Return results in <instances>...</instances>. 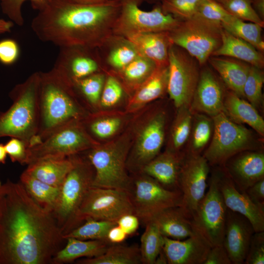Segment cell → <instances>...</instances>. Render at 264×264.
Segmentation results:
<instances>
[{
	"label": "cell",
	"mask_w": 264,
	"mask_h": 264,
	"mask_svg": "<svg viewBox=\"0 0 264 264\" xmlns=\"http://www.w3.org/2000/svg\"><path fill=\"white\" fill-rule=\"evenodd\" d=\"M121 39V43L111 49L107 59L109 64L118 71L140 55L132 43L124 38Z\"/></svg>",
	"instance_id": "obj_42"
},
{
	"label": "cell",
	"mask_w": 264,
	"mask_h": 264,
	"mask_svg": "<svg viewBox=\"0 0 264 264\" xmlns=\"http://www.w3.org/2000/svg\"><path fill=\"white\" fill-rule=\"evenodd\" d=\"M20 182L40 206L52 213L58 200L59 188L39 180L25 171L21 175Z\"/></svg>",
	"instance_id": "obj_32"
},
{
	"label": "cell",
	"mask_w": 264,
	"mask_h": 264,
	"mask_svg": "<svg viewBox=\"0 0 264 264\" xmlns=\"http://www.w3.org/2000/svg\"><path fill=\"white\" fill-rule=\"evenodd\" d=\"M215 1L220 3V4H222L223 2H224L226 0H214Z\"/></svg>",
	"instance_id": "obj_61"
},
{
	"label": "cell",
	"mask_w": 264,
	"mask_h": 264,
	"mask_svg": "<svg viewBox=\"0 0 264 264\" xmlns=\"http://www.w3.org/2000/svg\"><path fill=\"white\" fill-rule=\"evenodd\" d=\"M221 4L233 16L264 27V21L255 11L251 0H226Z\"/></svg>",
	"instance_id": "obj_45"
},
{
	"label": "cell",
	"mask_w": 264,
	"mask_h": 264,
	"mask_svg": "<svg viewBox=\"0 0 264 264\" xmlns=\"http://www.w3.org/2000/svg\"><path fill=\"white\" fill-rule=\"evenodd\" d=\"M227 161L228 163L223 167L240 191H245L264 178V154L262 152L244 151Z\"/></svg>",
	"instance_id": "obj_21"
},
{
	"label": "cell",
	"mask_w": 264,
	"mask_h": 264,
	"mask_svg": "<svg viewBox=\"0 0 264 264\" xmlns=\"http://www.w3.org/2000/svg\"><path fill=\"white\" fill-rule=\"evenodd\" d=\"M26 1H30L32 7L38 11L44 8L49 2V0H0L1 11L10 21L22 26L24 24L22 6Z\"/></svg>",
	"instance_id": "obj_44"
},
{
	"label": "cell",
	"mask_w": 264,
	"mask_h": 264,
	"mask_svg": "<svg viewBox=\"0 0 264 264\" xmlns=\"http://www.w3.org/2000/svg\"><path fill=\"white\" fill-rule=\"evenodd\" d=\"M226 93L215 74L208 68H204L200 72L190 109L193 113H201L212 117L223 111Z\"/></svg>",
	"instance_id": "obj_19"
},
{
	"label": "cell",
	"mask_w": 264,
	"mask_h": 264,
	"mask_svg": "<svg viewBox=\"0 0 264 264\" xmlns=\"http://www.w3.org/2000/svg\"><path fill=\"white\" fill-rule=\"evenodd\" d=\"M123 87L119 81L112 76L105 80L100 103L103 107H110L117 103L122 97Z\"/></svg>",
	"instance_id": "obj_48"
},
{
	"label": "cell",
	"mask_w": 264,
	"mask_h": 264,
	"mask_svg": "<svg viewBox=\"0 0 264 264\" xmlns=\"http://www.w3.org/2000/svg\"><path fill=\"white\" fill-rule=\"evenodd\" d=\"M66 243L55 254L53 264L71 262L78 258H92L103 254L111 244L107 240H82L72 237L66 239Z\"/></svg>",
	"instance_id": "obj_31"
},
{
	"label": "cell",
	"mask_w": 264,
	"mask_h": 264,
	"mask_svg": "<svg viewBox=\"0 0 264 264\" xmlns=\"http://www.w3.org/2000/svg\"><path fill=\"white\" fill-rule=\"evenodd\" d=\"M197 15L221 24L233 16L221 4L214 0H203Z\"/></svg>",
	"instance_id": "obj_47"
},
{
	"label": "cell",
	"mask_w": 264,
	"mask_h": 264,
	"mask_svg": "<svg viewBox=\"0 0 264 264\" xmlns=\"http://www.w3.org/2000/svg\"><path fill=\"white\" fill-rule=\"evenodd\" d=\"M97 144L87 132L82 121H73L56 130L39 143L28 147L26 165L44 159L66 158Z\"/></svg>",
	"instance_id": "obj_9"
},
{
	"label": "cell",
	"mask_w": 264,
	"mask_h": 264,
	"mask_svg": "<svg viewBox=\"0 0 264 264\" xmlns=\"http://www.w3.org/2000/svg\"><path fill=\"white\" fill-rule=\"evenodd\" d=\"M80 264H139L141 263L139 247L121 243L110 244L101 255L77 261Z\"/></svg>",
	"instance_id": "obj_33"
},
{
	"label": "cell",
	"mask_w": 264,
	"mask_h": 264,
	"mask_svg": "<svg viewBox=\"0 0 264 264\" xmlns=\"http://www.w3.org/2000/svg\"><path fill=\"white\" fill-rule=\"evenodd\" d=\"M177 110L171 131L168 149L174 152H180V150L189 141L194 114L189 106H182Z\"/></svg>",
	"instance_id": "obj_35"
},
{
	"label": "cell",
	"mask_w": 264,
	"mask_h": 264,
	"mask_svg": "<svg viewBox=\"0 0 264 264\" xmlns=\"http://www.w3.org/2000/svg\"><path fill=\"white\" fill-rule=\"evenodd\" d=\"M222 28L233 35L251 44L263 53L264 42L262 38L263 27L260 25L247 22L234 16L227 22L221 23Z\"/></svg>",
	"instance_id": "obj_36"
},
{
	"label": "cell",
	"mask_w": 264,
	"mask_h": 264,
	"mask_svg": "<svg viewBox=\"0 0 264 264\" xmlns=\"http://www.w3.org/2000/svg\"><path fill=\"white\" fill-rule=\"evenodd\" d=\"M145 225L139 247L141 263L154 264L157 257L163 249L164 236L153 221L150 220Z\"/></svg>",
	"instance_id": "obj_38"
},
{
	"label": "cell",
	"mask_w": 264,
	"mask_h": 264,
	"mask_svg": "<svg viewBox=\"0 0 264 264\" xmlns=\"http://www.w3.org/2000/svg\"><path fill=\"white\" fill-rule=\"evenodd\" d=\"M223 112L232 121L251 127L259 135L264 136V121L248 101L230 91L226 93Z\"/></svg>",
	"instance_id": "obj_27"
},
{
	"label": "cell",
	"mask_w": 264,
	"mask_h": 264,
	"mask_svg": "<svg viewBox=\"0 0 264 264\" xmlns=\"http://www.w3.org/2000/svg\"><path fill=\"white\" fill-rule=\"evenodd\" d=\"M209 173V164L202 155L186 154L178 179L182 194L180 206L192 219L206 193Z\"/></svg>",
	"instance_id": "obj_15"
},
{
	"label": "cell",
	"mask_w": 264,
	"mask_h": 264,
	"mask_svg": "<svg viewBox=\"0 0 264 264\" xmlns=\"http://www.w3.org/2000/svg\"><path fill=\"white\" fill-rule=\"evenodd\" d=\"M7 154L5 149L4 144L0 143V164H5Z\"/></svg>",
	"instance_id": "obj_59"
},
{
	"label": "cell",
	"mask_w": 264,
	"mask_h": 264,
	"mask_svg": "<svg viewBox=\"0 0 264 264\" xmlns=\"http://www.w3.org/2000/svg\"><path fill=\"white\" fill-rule=\"evenodd\" d=\"M213 129L211 117L201 113H194L190 144L186 154H200L211 139Z\"/></svg>",
	"instance_id": "obj_34"
},
{
	"label": "cell",
	"mask_w": 264,
	"mask_h": 264,
	"mask_svg": "<svg viewBox=\"0 0 264 264\" xmlns=\"http://www.w3.org/2000/svg\"><path fill=\"white\" fill-rule=\"evenodd\" d=\"M69 2L81 4H95L106 2L109 0H64Z\"/></svg>",
	"instance_id": "obj_58"
},
{
	"label": "cell",
	"mask_w": 264,
	"mask_h": 264,
	"mask_svg": "<svg viewBox=\"0 0 264 264\" xmlns=\"http://www.w3.org/2000/svg\"><path fill=\"white\" fill-rule=\"evenodd\" d=\"M185 155V153L167 150L146 164L140 172L153 178L168 189L180 191L179 175Z\"/></svg>",
	"instance_id": "obj_23"
},
{
	"label": "cell",
	"mask_w": 264,
	"mask_h": 264,
	"mask_svg": "<svg viewBox=\"0 0 264 264\" xmlns=\"http://www.w3.org/2000/svg\"><path fill=\"white\" fill-rule=\"evenodd\" d=\"M208 61L230 91L244 98L243 88L250 65L223 56H212Z\"/></svg>",
	"instance_id": "obj_28"
},
{
	"label": "cell",
	"mask_w": 264,
	"mask_h": 264,
	"mask_svg": "<svg viewBox=\"0 0 264 264\" xmlns=\"http://www.w3.org/2000/svg\"><path fill=\"white\" fill-rule=\"evenodd\" d=\"M244 264H264V231L253 234Z\"/></svg>",
	"instance_id": "obj_49"
},
{
	"label": "cell",
	"mask_w": 264,
	"mask_h": 264,
	"mask_svg": "<svg viewBox=\"0 0 264 264\" xmlns=\"http://www.w3.org/2000/svg\"><path fill=\"white\" fill-rule=\"evenodd\" d=\"M141 173L132 179L129 191L133 214L140 220L145 224L163 210L181 205L180 191L168 189L153 178Z\"/></svg>",
	"instance_id": "obj_11"
},
{
	"label": "cell",
	"mask_w": 264,
	"mask_h": 264,
	"mask_svg": "<svg viewBox=\"0 0 264 264\" xmlns=\"http://www.w3.org/2000/svg\"><path fill=\"white\" fill-rule=\"evenodd\" d=\"M88 122V128L94 136L101 139L107 138L113 135L121 125L120 119L110 117L90 119Z\"/></svg>",
	"instance_id": "obj_46"
},
{
	"label": "cell",
	"mask_w": 264,
	"mask_h": 264,
	"mask_svg": "<svg viewBox=\"0 0 264 264\" xmlns=\"http://www.w3.org/2000/svg\"><path fill=\"white\" fill-rule=\"evenodd\" d=\"M263 53L247 42L231 34L222 28L221 43L212 56L227 57L263 69Z\"/></svg>",
	"instance_id": "obj_26"
},
{
	"label": "cell",
	"mask_w": 264,
	"mask_h": 264,
	"mask_svg": "<svg viewBox=\"0 0 264 264\" xmlns=\"http://www.w3.org/2000/svg\"><path fill=\"white\" fill-rule=\"evenodd\" d=\"M39 81L40 71L34 72L10 91L12 103L6 110L0 112V138H18L28 147L40 142Z\"/></svg>",
	"instance_id": "obj_4"
},
{
	"label": "cell",
	"mask_w": 264,
	"mask_h": 264,
	"mask_svg": "<svg viewBox=\"0 0 264 264\" xmlns=\"http://www.w3.org/2000/svg\"><path fill=\"white\" fill-rule=\"evenodd\" d=\"M142 1L144 0H141ZM147 1H161L162 2L164 0H145Z\"/></svg>",
	"instance_id": "obj_62"
},
{
	"label": "cell",
	"mask_w": 264,
	"mask_h": 264,
	"mask_svg": "<svg viewBox=\"0 0 264 264\" xmlns=\"http://www.w3.org/2000/svg\"><path fill=\"white\" fill-rule=\"evenodd\" d=\"M132 43L139 53L153 61L157 67L168 65L171 43L168 32L134 34L124 38Z\"/></svg>",
	"instance_id": "obj_25"
},
{
	"label": "cell",
	"mask_w": 264,
	"mask_h": 264,
	"mask_svg": "<svg viewBox=\"0 0 264 264\" xmlns=\"http://www.w3.org/2000/svg\"><path fill=\"white\" fill-rule=\"evenodd\" d=\"M203 0H164L160 6L162 11L180 21L190 19L198 13Z\"/></svg>",
	"instance_id": "obj_43"
},
{
	"label": "cell",
	"mask_w": 264,
	"mask_h": 264,
	"mask_svg": "<svg viewBox=\"0 0 264 264\" xmlns=\"http://www.w3.org/2000/svg\"><path fill=\"white\" fill-rule=\"evenodd\" d=\"M76 96L72 81L57 67L40 71L38 137L40 142L59 128L88 117Z\"/></svg>",
	"instance_id": "obj_3"
},
{
	"label": "cell",
	"mask_w": 264,
	"mask_h": 264,
	"mask_svg": "<svg viewBox=\"0 0 264 264\" xmlns=\"http://www.w3.org/2000/svg\"><path fill=\"white\" fill-rule=\"evenodd\" d=\"M50 0H49V1Z\"/></svg>",
	"instance_id": "obj_64"
},
{
	"label": "cell",
	"mask_w": 264,
	"mask_h": 264,
	"mask_svg": "<svg viewBox=\"0 0 264 264\" xmlns=\"http://www.w3.org/2000/svg\"><path fill=\"white\" fill-rule=\"evenodd\" d=\"M156 67L153 61L140 54L118 72L126 86L136 90L148 79Z\"/></svg>",
	"instance_id": "obj_37"
},
{
	"label": "cell",
	"mask_w": 264,
	"mask_h": 264,
	"mask_svg": "<svg viewBox=\"0 0 264 264\" xmlns=\"http://www.w3.org/2000/svg\"><path fill=\"white\" fill-rule=\"evenodd\" d=\"M245 192L254 202L264 206V178L248 187Z\"/></svg>",
	"instance_id": "obj_54"
},
{
	"label": "cell",
	"mask_w": 264,
	"mask_h": 264,
	"mask_svg": "<svg viewBox=\"0 0 264 264\" xmlns=\"http://www.w3.org/2000/svg\"><path fill=\"white\" fill-rule=\"evenodd\" d=\"M166 115L163 110L154 113L140 131L129 164L141 171L159 153L165 138Z\"/></svg>",
	"instance_id": "obj_16"
},
{
	"label": "cell",
	"mask_w": 264,
	"mask_h": 264,
	"mask_svg": "<svg viewBox=\"0 0 264 264\" xmlns=\"http://www.w3.org/2000/svg\"><path fill=\"white\" fill-rule=\"evenodd\" d=\"M73 166L70 156L40 160L28 165L25 171L44 183L60 188Z\"/></svg>",
	"instance_id": "obj_29"
},
{
	"label": "cell",
	"mask_w": 264,
	"mask_h": 264,
	"mask_svg": "<svg viewBox=\"0 0 264 264\" xmlns=\"http://www.w3.org/2000/svg\"><path fill=\"white\" fill-rule=\"evenodd\" d=\"M252 5L259 17L264 21V0H251Z\"/></svg>",
	"instance_id": "obj_56"
},
{
	"label": "cell",
	"mask_w": 264,
	"mask_h": 264,
	"mask_svg": "<svg viewBox=\"0 0 264 264\" xmlns=\"http://www.w3.org/2000/svg\"><path fill=\"white\" fill-rule=\"evenodd\" d=\"M71 155L73 166L59 188L58 200L52 212L63 237L78 227L77 214L94 178L89 161Z\"/></svg>",
	"instance_id": "obj_5"
},
{
	"label": "cell",
	"mask_w": 264,
	"mask_h": 264,
	"mask_svg": "<svg viewBox=\"0 0 264 264\" xmlns=\"http://www.w3.org/2000/svg\"><path fill=\"white\" fill-rule=\"evenodd\" d=\"M105 80L104 74L96 72L72 82L75 90L79 91L89 105L95 107L100 102Z\"/></svg>",
	"instance_id": "obj_40"
},
{
	"label": "cell",
	"mask_w": 264,
	"mask_h": 264,
	"mask_svg": "<svg viewBox=\"0 0 264 264\" xmlns=\"http://www.w3.org/2000/svg\"><path fill=\"white\" fill-rule=\"evenodd\" d=\"M227 209L215 169L210 177L208 190L193 218L196 227L212 247L223 244Z\"/></svg>",
	"instance_id": "obj_14"
},
{
	"label": "cell",
	"mask_w": 264,
	"mask_h": 264,
	"mask_svg": "<svg viewBox=\"0 0 264 264\" xmlns=\"http://www.w3.org/2000/svg\"><path fill=\"white\" fill-rule=\"evenodd\" d=\"M211 247L197 228L192 235L184 240L164 236L163 250L169 264H203Z\"/></svg>",
	"instance_id": "obj_20"
},
{
	"label": "cell",
	"mask_w": 264,
	"mask_h": 264,
	"mask_svg": "<svg viewBox=\"0 0 264 264\" xmlns=\"http://www.w3.org/2000/svg\"><path fill=\"white\" fill-rule=\"evenodd\" d=\"M151 220L163 236L173 239L184 240L196 230L192 218L180 206L164 209Z\"/></svg>",
	"instance_id": "obj_24"
},
{
	"label": "cell",
	"mask_w": 264,
	"mask_h": 264,
	"mask_svg": "<svg viewBox=\"0 0 264 264\" xmlns=\"http://www.w3.org/2000/svg\"><path fill=\"white\" fill-rule=\"evenodd\" d=\"M1 184V182H0V186Z\"/></svg>",
	"instance_id": "obj_63"
},
{
	"label": "cell",
	"mask_w": 264,
	"mask_h": 264,
	"mask_svg": "<svg viewBox=\"0 0 264 264\" xmlns=\"http://www.w3.org/2000/svg\"><path fill=\"white\" fill-rule=\"evenodd\" d=\"M20 48L17 42L12 39L0 41V63L4 65L14 64L19 59Z\"/></svg>",
	"instance_id": "obj_51"
},
{
	"label": "cell",
	"mask_w": 264,
	"mask_h": 264,
	"mask_svg": "<svg viewBox=\"0 0 264 264\" xmlns=\"http://www.w3.org/2000/svg\"><path fill=\"white\" fill-rule=\"evenodd\" d=\"M116 224L115 221L87 218L82 224L63 238L65 240L72 237L82 240L108 241L107 237L109 230Z\"/></svg>",
	"instance_id": "obj_39"
},
{
	"label": "cell",
	"mask_w": 264,
	"mask_h": 264,
	"mask_svg": "<svg viewBox=\"0 0 264 264\" xmlns=\"http://www.w3.org/2000/svg\"><path fill=\"white\" fill-rule=\"evenodd\" d=\"M212 118L213 135L202 155L209 165L223 166L234 155L252 150L255 139L251 131L231 120L223 111Z\"/></svg>",
	"instance_id": "obj_8"
},
{
	"label": "cell",
	"mask_w": 264,
	"mask_h": 264,
	"mask_svg": "<svg viewBox=\"0 0 264 264\" xmlns=\"http://www.w3.org/2000/svg\"><path fill=\"white\" fill-rule=\"evenodd\" d=\"M5 149L13 162L26 164L28 156L27 144L23 140L16 137H11L5 144Z\"/></svg>",
	"instance_id": "obj_50"
},
{
	"label": "cell",
	"mask_w": 264,
	"mask_h": 264,
	"mask_svg": "<svg viewBox=\"0 0 264 264\" xmlns=\"http://www.w3.org/2000/svg\"><path fill=\"white\" fill-rule=\"evenodd\" d=\"M254 232L247 218L227 209L223 245L232 264H244Z\"/></svg>",
	"instance_id": "obj_18"
},
{
	"label": "cell",
	"mask_w": 264,
	"mask_h": 264,
	"mask_svg": "<svg viewBox=\"0 0 264 264\" xmlns=\"http://www.w3.org/2000/svg\"><path fill=\"white\" fill-rule=\"evenodd\" d=\"M264 75L262 69L250 66L244 83V97L257 109L261 107L263 102L262 88Z\"/></svg>",
	"instance_id": "obj_41"
},
{
	"label": "cell",
	"mask_w": 264,
	"mask_h": 264,
	"mask_svg": "<svg viewBox=\"0 0 264 264\" xmlns=\"http://www.w3.org/2000/svg\"><path fill=\"white\" fill-rule=\"evenodd\" d=\"M66 240L19 181L0 186V264H49Z\"/></svg>",
	"instance_id": "obj_1"
},
{
	"label": "cell",
	"mask_w": 264,
	"mask_h": 264,
	"mask_svg": "<svg viewBox=\"0 0 264 264\" xmlns=\"http://www.w3.org/2000/svg\"><path fill=\"white\" fill-rule=\"evenodd\" d=\"M167 263V260L166 255L162 249L158 256L157 257L155 261L154 264H166Z\"/></svg>",
	"instance_id": "obj_60"
},
{
	"label": "cell",
	"mask_w": 264,
	"mask_h": 264,
	"mask_svg": "<svg viewBox=\"0 0 264 264\" xmlns=\"http://www.w3.org/2000/svg\"><path fill=\"white\" fill-rule=\"evenodd\" d=\"M88 150L87 158L95 172L92 186L129 192L132 178L126 171L129 145L124 140L97 144Z\"/></svg>",
	"instance_id": "obj_7"
},
{
	"label": "cell",
	"mask_w": 264,
	"mask_h": 264,
	"mask_svg": "<svg viewBox=\"0 0 264 264\" xmlns=\"http://www.w3.org/2000/svg\"><path fill=\"white\" fill-rule=\"evenodd\" d=\"M94 49L95 48L60 47L54 66L72 81L98 72L99 66L92 52Z\"/></svg>",
	"instance_id": "obj_22"
},
{
	"label": "cell",
	"mask_w": 264,
	"mask_h": 264,
	"mask_svg": "<svg viewBox=\"0 0 264 264\" xmlns=\"http://www.w3.org/2000/svg\"><path fill=\"white\" fill-rule=\"evenodd\" d=\"M203 264H232V263L222 244L211 248Z\"/></svg>",
	"instance_id": "obj_52"
},
{
	"label": "cell",
	"mask_w": 264,
	"mask_h": 264,
	"mask_svg": "<svg viewBox=\"0 0 264 264\" xmlns=\"http://www.w3.org/2000/svg\"><path fill=\"white\" fill-rule=\"evenodd\" d=\"M139 221V219L135 214L129 213L120 217L116 223L128 236L133 234L137 231Z\"/></svg>",
	"instance_id": "obj_53"
},
{
	"label": "cell",
	"mask_w": 264,
	"mask_h": 264,
	"mask_svg": "<svg viewBox=\"0 0 264 264\" xmlns=\"http://www.w3.org/2000/svg\"><path fill=\"white\" fill-rule=\"evenodd\" d=\"M199 64L184 50L172 44L169 50L167 92L175 106H190L200 75Z\"/></svg>",
	"instance_id": "obj_12"
},
{
	"label": "cell",
	"mask_w": 264,
	"mask_h": 264,
	"mask_svg": "<svg viewBox=\"0 0 264 264\" xmlns=\"http://www.w3.org/2000/svg\"><path fill=\"white\" fill-rule=\"evenodd\" d=\"M125 232L117 224L112 227L107 234V240L111 244L121 243L127 237Z\"/></svg>",
	"instance_id": "obj_55"
},
{
	"label": "cell",
	"mask_w": 264,
	"mask_h": 264,
	"mask_svg": "<svg viewBox=\"0 0 264 264\" xmlns=\"http://www.w3.org/2000/svg\"><path fill=\"white\" fill-rule=\"evenodd\" d=\"M217 167L219 188L227 208L247 218L255 232L264 231V206L254 202L245 191H240L223 166Z\"/></svg>",
	"instance_id": "obj_17"
},
{
	"label": "cell",
	"mask_w": 264,
	"mask_h": 264,
	"mask_svg": "<svg viewBox=\"0 0 264 264\" xmlns=\"http://www.w3.org/2000/svg\"><path fill=\"white\" fill-rule=\"evenodd\" d=\"M133 213L129 193L125 190L91 186L79 209L78 226L87 218L116 222L126 214Z\"/></svg>",
	"instance_id": "obj_13"
},
{
	"label": "cell",
	"mask_w": 264,
	"mask_h": 264,
	"mask_svg": "<svg viewBox=\"0 0 264 264\" xmlns=\"http://www.w3.org/2000/svg\"><path fill=\"white\" fill-rule=\"evenodd\" d=\"M141 0H121V6L113 29V36L125 38L146 33L169 32L180 20L165 13L160 5L150 11L140 8Z\"/></svg>",
	"instance_id": "obj_10"
},
{
	"label": "cell",
	"mask_w": 264,
	"mask_h": 264,
	"mask_svg": "<svg viewBox=\"0 0 264 264\" xmlns=\"http://www.w3.org/2000/svg\"><path fill=\"white\" fill-rule=\"evenodd\" d=\"M222 27L219 22L197 15L168 32L173 44L184 50L203 66L220 45Z\"/></svg>",
	"instance_id": "obj_6"
},
{
	"label": "cell",
	"mask_w": 264,
	"mask_h": 264,
	"mask_svg": "<svg viewBox=\"0 0 264 264\" xmlns=\"http://www.w3.org/2000/svg\"><path fill=\"white\" fill-rule=\"evenodd\" d=\"M121 6V0L95 4L50 0L33 19L31 27L40 40L59 48H96L113 37Z\"/></svg>",
	"instance_id": "obj_2"
},
{
	"label": "cell",
	"mask_w": 264,
	"mask_h": 264,
	"mask_svg": "<svg viewBox=\"0 0 264 264\" xmlns=\"http://www.w3.org/2000/svg\"><path fill=\"white\" fill-rule=\"evenodd\" d=\"M168 65L157 67L153 74L136 90L128 109L134 110L163 96L167 92Z\"/></svg>",
	"instance_id": "obj_30"
},
{
	"label": "cell",
	"mask_w": 264,
	"mask_h": 264,
	"mask_svg": "<svg viewBox=\"0 0 264 264\" xmlns=\"http://www.w3.org/2000/svg\"><path fill=\"white\" fill-rule=\"evenodd\" d=\"M14 24L11 21H6L0 18V34L11 32Z\"/></svg>",
	"instance_id": "obj_57"
}]
</instances>
